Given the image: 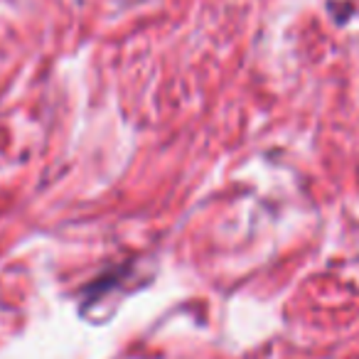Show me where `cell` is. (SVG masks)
Here are the masks:
<instances>
[]
</instances>
